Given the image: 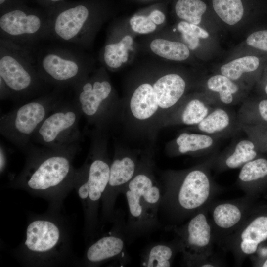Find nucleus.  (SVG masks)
Wrapping results in <instances>:
<instances>
[{
  "label": "nucleus",
  "mask_w": 267,
  "mask_h": 267,
  "mask_svg": "<svg viewBox=\"0 0 267 267\" xmlns=\"http://www.w3.org/2000/svg\"><path fill=\"white\" fill-rule=\"evenodd\" d=\"M77 150H57L31 143L23 152L24 166L9 186L46 200L49 209L60 210L74 189L78 168L73 165Z\"/></svg>",
  "instance_id": "f257e3e1"
},
{
  "label": "nucleus",
  "mask_w": 267,
  "mask_h": 267,
  "mask_svg": "<svg viewBox=\"0 0 267 267\" xmlns=\"http://www.w3.org/2000/svg\"><path fill=\"white\" fill-rule=\"evenodd\" d=\"M70 233L67 221L60 210L49 209L30 217L25 238L15 254L26 266L61 265L71 254Z\"/></svg>",
  "instance_id": "f03ea898"
},
{
  "label": "nucleus",
  "mask_w": 267,
  "mask_h": 267,
  "mask_svg": "<svg viewBox=\"0 0 267 267\" xmlns=\"http://www.w3.org/2000/svg\"><path fill=\"white\" fill-rule=\"evenodd\" d=\"M93 130L88 155L78 168L74 184L82 204L87 238L93 236L97 228L99 204L108 185L111 161L107 151L108 133Z\"/></svg>",
  "instance_id": "7ed1b4c3"
},
{
  "label": "nucleus",
  "mask_w": 267,
  "mask_h": 267,
  "mask_svg": "<svg viewBox=\"0 0 267 267\" xmlns=\"http://www.w3.org/2000/svg\"><path fill=\"white\" fill-rule=\"evenodd\" d=\"M152 155H142L135 174L121 190L126 198L128 217L124 232L133 239L152 232L161 223L158 213L162 199V185L153 173Z\"/></svg>",
  "instance_id": "20e7f679"
},
{
  "label": "nucleus",
  "mask_w": 267,
  "mask_h": 267,
  "mask_svg": "<svg viewBox=\"0 0 267 267\" xmlns=\"http://www.w3.org/2000/svg\"><path fill=\"white\" fill-rule=\"evenodd\" d=\"M0 79L8 88L10 100L18 103L49 92L50 86L37 70L33 50L1 38Z\"/></svg>",
  "instance_id": "39448f33"
},
{
  "label": "nucleus",
  "mask_w": 267,
  "mask_h": 267,
  "mask_svg": "<svg viewBox=\"0 0 267 267\" xmlns=\"http://www.w3.org/2000/svg\"><path fill=\"white\" fill-rule=\"evenodd\" d=\"M62 89L54 88L1 115L0 134L23 152L45 118L63 99Z\"/></svg>",
  "instance_id": "423d86ee"
},
{
  "label": "nucleus",
  "mask_w": 267,
  "mask_h": 267,
  "mask_svg": "<svg viewBox=\"0 0 267 267\" xmlns=\"http://www.w3.org/2000/svg\"><path fill=\"white\" fill-rule=\"evenodd\" d=\"M73 100L82 116L94 129L108 133L121 119L123 105L113 98L109 81L102 77L86 76L72 87Z\"/></svg>",
  "instance_id": "0eeeda50"
},
{
  "label": "nucleus",
  "mask_w": 267,
  "mask_h": 267,
  "mask_svg": "<svg viewBox=\"0 0 267 267\" xmlns=\"http://www.w3.org/2000/svg\"><path fill=\"white\" fill-rule=\"evenodd\" d=\"M80 48L58 42L38 51L33 49L37 70L49 86L63 89L73 87L87 76Z\"/></svg>",
  "instance_id": "6e6552de"
},
{
  "label": "nucleus",
  "mask_w": 267,
  "mask_h": 267,
  "mask_svg": "<svg viewBox=\"0 0 267 267\" xmlns=\"http://www.w3.org/2000/svg\"><path fill=\"white\" fill-rule=\"evenodd\" d=\"M82 114L74 100L63 99L47 116L33 135L31 142L57 150H80Z\"/></svg>",
  "instance_id": "1a4fd4ad"
},
{
  "label": "nucleus",
  "mask_w": 267,
  "mask_h": 267,
  "mask_svg": "<svg viewBox=\"0 0 267 267\" xmlns=\"http://www.w3.org/2000/svg\"><path fill=\"white\" fill-rule=\"evenodd\" d=\"M0 38L33 49L42 40L48 38V18L15 9L0 17Z\"/></svg>",
  "instance_id": "9d476101"
},
{
  "label": "nucleus",
  "mask_w": 267,
  "mask_h": 267,
  "mask_svg": "<svg viewBox=\"0 0 267 267\" xmlns=\"http://www.w3.org/2000/svg\"><path fill=\"white\" fill-rule=\"evenodd\" d=\"M142 155L137 151L116 146L110 166L108 185L101 200L104 220L114 218V207L121 190L132 179L138 168Z\"/></svg>",
  "instance_id": "9b49d317"
},
{
  "label": "nucleus",
  "mask_w": 267,
  "mask_h": 267,
  "mask_svg": "<svg viewBox=\"0 0 267 267\" xmlns=\"http://www.w3.org/2000/svg\"><path fill=\"white\" fill-rule=\"evenodd\" d=\"M125 245L123 237L118 232L102 236L87 247L82 265L86 267H97L111 260L125 263L128 259Z\"/></svg>",
  "instance_id": "f8f14e48"
},
{
  "label": "nucleus",
  "mask_w": 267,
  "mask_h": 267,
  "mask_svg": "<svg viewBox=\"0 0 267 267\" xmlns=\"http://www.w3.org/2000/svg\"><path fill=\"white\" fill-rule=\"evenodd\" d=\"M210 182L206 174L193 169L185 174L177 190V201L184 210H193L201 206L208 199Z\"/></svg>",
  "instance_id": "ddd939ff"
},
{
  "label": "nucleus",
  "mask_w": 267,
  "mask_h": 267,
  "mask_svg": "<svg viewBox=\"0 0 267 267\" xmlns=\"http://www.w3.org/2000/svg\"><path fill=\"white\" fill-rule=\"evenodd\" d=\"M154 96L158 103L163 121L182 100L186 89V82L179 75H165L152 85Z\"/></svg>",
  "instance_id": "4468645a"
},
{
  "label": "nucleus",
  "mask_w": 267,
  "mask_h": 267,
  "mask_svg": "<svg viewBox=\"0 0 267 267\" xmlns=\"http://www.w3.org/2000/svg\"><path fill=\"white\" fill-rule=\"evenodd\" d=\"M217 105L214 100L203 99L199 97L181 100L166 117L162 127L196 126Z\"/></svg>",
  "instance_id": "2eb2a0df"
},
{
  "label": "nucleus",
  "mask_w": 267,
  "mask_h": 267,
  "mask_svg": "<svg viewBox=\"0 0 267 267\" xmlns=\"http://www.w3.org/2000/svg\"><path fill=\"white\" fill-rule=\"evenodd\" d=\"M235 128L240 129L237 116L226 106L217 105L199 124L187 129L219 137L233 132Z\"/></svg>",
  "instance_id": "dca6fc26"
},
{
  "label": "nucleus",
  "mask_w": 267,
  "mask_h": 267,
  "mask_svg": "<svg viewBox=\"0 0 267 267\" xmlns=\"http://www.w3.org/2000/svg\"><path fill=\"white\" fill-rule=\"evenodd\" d=\"M217 137L201 133L183 132L167 145L169 154H191L215 146Z\"/></svg>",
  "instance_id": "f3484780"
},
{
  "label": "nucleus",
  "mask_w": 267,
  "mask_h": 267,
  "mask_svg": "<svg viewBox=\"0 0 267 267\" xmlns=\"http://www.w3.org/2000/svg\"><path fill=\"white\" fill-rule=\"evenodd\" d=\"M208 89L216 94L219 106L233 105L237 102L236 96L239 88L234 81L222 75L217 74L210 77L207 82Z\"/></svg>",
  "instance_id": "a211bd4d"
},
{
  "label": "nucleus",
  "mask_w": 267,
  "mask_h": 267,
  "mask_svg": "<svg viewBox=\"0 0 267 267\" xmlns=\"http://www.w3.org/2000/svg\"><path fill=\"white\" fill-rule=\"evenodd\" d=\"M186 234V242L189 246L202 247L209 243L210 227L204 214H199L190 221Z\"/></svg>",
  "instance_id": "6ab92c4d"
},
{
  "label": "nucleus",
  "mask_w": 267,
  "mask_h": 267,
  "mask_svg": "<svg viewBox=\"0 0 267 267\" xmlns=\"http://www.w3.org/2000/svg\"><path fill=\"white\" fill-rule=\"evenodd\" d=\"M152 51L158 56L174 61H183L190 55L188 47L178 42L162 39L154 40L150 44Z\"/></svg>",
  "instance_id": "aec40b11"
},
{
  "label": "nucleus",
  "mask_w": 267,
  "mask_h": 267,
  "mask_svg": "<svg viewBox=\"0 0 267 267\" xmlns=\"http://www.w3.org/2000/svg\"><path fill=\"white\" fill-rule=\"evenodd\" d=\"M260 65L259 58L254 56H247L233 60L221 67V74L235 81L244 74L256 70Z\"/></svg>",
  "instance_id": "412c9836"
},
{
  "label": "nucleus",
  "mask_w": 267,
  "mask_h": 267,
  "mask_svg": "<svg viewBox=\"0 0 267 267\" xmlns=\"http://www.w3.org/2000/svg\"><path fill=\"white\" fill-rule=\"evenodd\" d=\"M172 249L162 243L151 246L143 255L141 265L146 267H168L171 265Z\"/></svg>",
  "instance_id": "4be33fe9"
},
{
  "label": "nucleus",
  "mask_w": 267,
  "mask_h": 267,
  "mask_svg": "<svg viewBox=\"0 0 267 267\" xmlns=\"http://www.w3.org/2000/svg\"><path fill=\"white\" fill-rule=\"evenodd\" d=\"M217 14L225 23L233 25L242 18L244 7L241 0H213Z\"/></svg>",
  "instance_id": "5701e85b"
},
{
  "label": "nucleus",
  "mask_w": 267,
  "mask_h": 267,
  "mask_svg": "<svg viewBox=\"0 0 267 267\" xmlns=\"http://www.w3.org/2000/svg\"><path fill=\"white\" fill-rule=\"evenodd\" d=\"M207 9L200 0H178L175 6L177 16L189 23L198 25Z\"/></svg>",
  "instance_id": "b1692460"
},
{
  "label": "nucleus",
  "mask_w": 267,
  "mask_h": 267,
  "mask_svg": "<svg viewBox=\"0 0 267 267\" xmlns=\"http://www.w3.org/2000/svg\"><path fill=\"white\" fill-rule=\"evenodd\" d=\"M255 146L254 142L251 139L240 140L226 158V165L230 168H236L253 160L257 155Z\"/></svg>",
  "instance_id": "393cba45"
},
{
  "label": "nucleus",
  "mask_w": 267,
  "mask_h": 267,
  "mask_svg": "<svg viewBox=\"0 0 267 267\" xmlns=\"http://www.w3.org/2000/svg\"><path fill=\"white\" fill-rule=\"evenodd\" d=\"M241 216L239 209L230 204L218 205L213 212L215 223L223 228H228L234 226L240 221Z\"/></svg>",
  "instance_id": "a878e982"
},
{
  "label": "nucleus",
  "mask_w": 267,
  "mask_h": 267,
  "mask_svg": "<svg viewBox=\"0 0 267 267\" xmlns=\"http://www.w3.org/2000/svg\"><path fill=\"white\" fill-rule=\"evenodd\" d=\"M242 240H247L258 245L267 239V217H259L244 230Z\"/></svg>",
  "instance_id": "bb28decb"
},
{
  "label": "nucleus",
  "mask_w": 267,
  "mask_h": 267,
  "mask_svg": "<svg viewBox=\"0 0 267 267\" xmlns=\"http://www.w3.org/2000/svg\"><path fill=\"white\" fill-rule=\"evenodd\" d=\"M267 175V160L264 158H259L245 163L240 172L239 178L243 181L248 182Z\"/></svg>",
  "instance_id": "cd10ccee"
},
{
  "label": "nucleus",
  "mask_w": 267,
  "mask_h": 267,
  "mask_svg": "<svg viewBox=\"0 0 267 267\" xmlns=\"http://www.w3.org/2000/svg\"><path fill=\"white\" fill-rule=\"evenodd\" d=\"M133 42L130 36H126L118 43H110L106 45L104 53L115 54L122 60L123 63H125L128 58V48L133 44Z\"/></svg>",
  "instance_id": "c85d7f7f"
},
{
  "label": "nucleus",
  "mask_w": 267,
  "mask_h": 267,
  "mask_svg": "<svg viewBox=\"0 0 267 267\" xmlns=\"http://www.w3.org/2000/svg\"><path fill=\"white\" fill-rule=\"evenodd\" d=\"M132 29L140 34H147L154 31L156 28V24L148 16H136L132 17L130 20Z\"/></svg>",
  "instance_id": "c756f323"
},
{
  "label": "nucleus",
  "mask_w": 267,
  "mask_h": 267,
  "mask_svg": "<svg viewBox=\"0 0 267 267\" xmlns=\"http://www.w3.org/2000/svg\"><path fill=\"white\" fill-rule=\"evenodd\" d=\"M178 30L181 33L184 42L189 49L194 50L199 45V38L197 36L188 22L181 21L177 26Z\"/></svg>",
  "instance_id": "7c9ffc66"
},
{
  "label": "nucleus",
  "mask_w": 267,
  "mask_h": 267,
  "mask_svg": "<svg viewBox=\"0 0 267 267\" xmlns=\"http://www.w3.org/2000/svg\"><path fill=\"white\" fill-rule=\"evenodd\" d=\"M247 44L255 48L267 51V30L256 31L246 40Z\"/></svg>",
  "instance_id": "2f4dec72"
},
{
  "label": "nucleus",
  "mask_w": 267,
  "mask_h": 267,
  "mask_svg": "<svg viewBox=\"0 0 267 267\" xmlns=\"http://www.w3.org/2000/svg\"><path fill=\"white\" fill-rule=\"evenodd\" d=\"M240 109L246 110L255 111L256 114L237 117L238 124L239 122L243 120L255 115H258L261 119L265 122H267V99H264L260 101L256 105V110L245 107L243 105H241Z\"/></svg>",
  "instance_id": "473e14b6"
},
{
  "label": "nucleus",
  "mask_w": 267,
  "mask_h": 267,
  "mask_svg": "<svg viewBox=\"0 0 267 267\" xmlns=\"http://www.w3.org/2000/svg\"><path fill=\"white\" fill-rule=\"evenodd\" d=\"M257 244L247 240H243L241 243V248L242 251L247 254L254 253L257 250Z\"/></svg>",
  "instance_id": "72a5a7b5"
},
{
  "label": "nucleus",
  "mask_w": 267,
  "mask_h": 267,
  "mask_svg": "<svg viewBox=\"0 0 267 267\" xmlns=\"http://www.w3.org/2000/svg\"><path fill=\"white\" fill-rule=\"evenodd\" d=\"M7 157L6 149L3 144L0 146V172L2 174L5 171L7 166Z\"/></svg>",
  "instance_id": "f704fd0d"
},
{
  "label": "nucleus",
  "mask_w": 267,
  "mask_h": 267,
  "mask_svg": "<svg viewBox=\"0 0 267 267\" xmlns=\"http://www.w3.org/2000/svg\"><path fill=\"white\" fill-rule=\"evenodd\" d=\"M148 17L156 25L162 24L165 19L164 14L161 11L158 10L153 11Z\"/></svg>",
  "instance_id": "c9c22d12"
},
{
  "label": "nucleus",
  "mask_w": 267,
  "mask_h": 267,
  "mask_svg": "<svg viewBox=\"0 0 267 267\" xmlns=\"http://www.w3.org/2000/svg\"><path fill=\"white\" fill-rule=\"evenodd\" d=\"M0 97L1 100L11 99L10 91L3 81L1 79H0Z\"/></svg>",
  "instance_id": "e433bc0d"
},
{
  "label": "nucleus",
  "mask_w": 267,
  "mask_h": 267,
  "mask_svg": "<svg viewBox=\"0 0 267 267\" xmlns=\"http://www.w3.org/2000/svg\"><path fill=\"white\" fill-rule=\"evenodd\" d=\"M190 26L199 38L206 39L209 37L208 33L197 25L190 23Z\"/></svg>",
  "instance_id": "4c0bfd02"
},
{
  "label": "nucleus",
  "mask_w": 267,
  "mask_h": 267,
  "mask_svg": "<svg viewBox=\"0 0 267 267\" xmlns=\"http://www.w3.org/2000/svg\"><path fill=\"white\" fill-rule=\"evenodd\" d=\"M202 267H213L214 266L211 265H204Z\"/></svg>",
  "instance_id": "58836bf2"
},
{
  "label": "nucleus",
  "mask_w": 267,
  "mask_h": 267,
  "mask_svg": "<svg viewBox=\"0 0 267 267\" xmlns=\"http://www.w3.org/2000/svg\"><path fill=\"white\" fill-rule=\"evenodd\" d=\"M263 267H267V259L264 263L263 265L262 266Z\"/></svg>",
  "instance_id": "ea45409f"
},
{
  "label": "nucleus",
  "mask_w": 267,
  "mask_h": 267,
  "mask_svg": "<svg viewBox=\"0 0 267 267\" xmlns=\"http://www.w3.org/2000/svg\"><path fill=\"white\" fill-rule=\"evenodd\" d=\"M6 0H0V5H2L5 2Z\"/></svg>",
  "instance_id": "a19ab883"
},
{
  "label": "nucleus",
  "mask_w": 267,
  "mask_h": 267,
  "mask_svg": "<svg viewBox=\"0 0 267 267\" xmlns=\"http://www.w3.org/2000/svg\"><path fill=\"white\" fill-rule=\"evenodd\" d=\"M264 89L266 94L267 95V84L265 86Z\"/></svg>",
  "instance_id": "79ce46f5"
},
{
  "label": "nucleus",
  "mask_w": 267,
  "mask_h": 267,
  "mask_svg": "<svg viewBox=\"0 0 267 267\" xmlns=\"http://www.w3.org/2000/svg\"><path fill=\"white\" fill-rule=\"evenodd\" d=\"M49 0L53 2H56V1H58L61 0Z\"/></svg>",
  "instance_id": "37998d69"
}]
</instances>
